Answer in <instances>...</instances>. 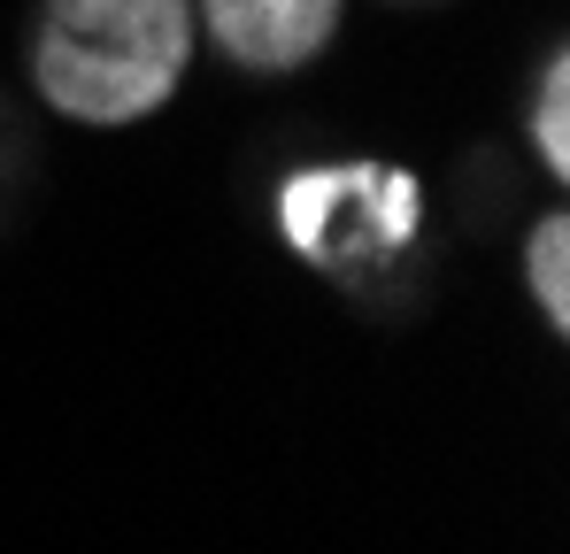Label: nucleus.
Returning <instances> with one entry per match:
<instances>
[{"mask_svg":"<svg viewBox=\"0 0 570 554\" xmlns=\"http://www.w3.org/2000/svg\"><path fill=\"white\" fill-rule=\"evenodd\" d=\"M524 293L540 300L548 332H570V224L563 216H540L524 231Z\"/></svg>","mask_w":570,"mask_h":554,"instance_id":"4","label":"nucleus"},{"mask_svg":"<svg viewBox=\"0 0 570 554\" xmlns=\"http://www.w3.org/2000/svg\"><path fill=\"white\" fill-rule=\"evenodd\" d=\"M278 216H285V239L316 270H371V263L409 247V231H416V185H409V170H385V162L308 170V178L285 185Z\"/></svg>","mask_w":570,"mask_h":554,"instance_id":"2","label":"nucleus"},{"mask_svg":"<svg viewBox=\"0 0 570 554\" xmlns=\"http://www.w3.org/2000/svg\"><path fill=\"white\" fill-rule=\"evenodd\" d=\"M347 0H193V23L255 78L316 62L340 39Z\"/></svg>","mask_w":570,"mask_h":554,"instance_id":"3","label":"nucleus"},{"mask_svg":"<svg viewBox=\"0 0 570 554\" xmlns=\"http://www.w3.org/2000/svg\"><path fill=\"white\" fill-rule=\"evenodd\" d=\"M193 39V0H39L31 86L70 123H139L186 86Z\"/></svg>","mask_w":570,"mask_h":554,"instance_id":"1","label":"nucleus"},{"mask_svg":"<svg viewBox=\"0 0 570 554\" xmlns=\"http://www.w3.org/2000/svg\"><path fill=\"white\" fill-rule=\"evenodd\" d=\"M532 147L548 162V178L570 170V55L540 62V86H532Z\"/></svg>","mask_w":570,"mask_h":554,"instance_id":"5","label":"nucleus"}]
</instances>
